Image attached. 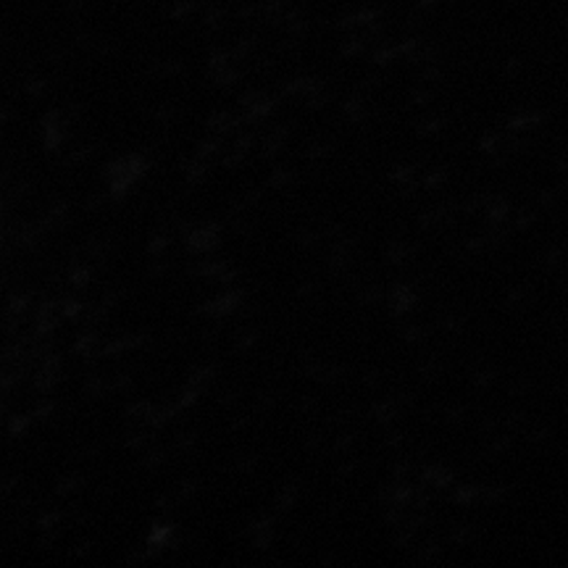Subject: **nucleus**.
Masks as SVG:
<instances>
[]
</instances>
